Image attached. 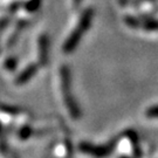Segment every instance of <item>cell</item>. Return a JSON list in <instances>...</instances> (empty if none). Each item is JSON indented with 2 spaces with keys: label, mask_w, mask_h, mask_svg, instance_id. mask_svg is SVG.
<instances>
[{
  "label": "cell",
  "mask_w": 158,
  "mask_h": 158,
  "mask_svg": "<svg viewBox=\"0 0 158 158\" xmlns=\"http://www.w3.org/2000/svg\"><path fill=\"white\" fill-rule=\"evenodd\" d=\"M90 20H91V11L89 10V11H85V14H82V17L80 19L76 28L74 29L73 32L70 33V35L68 36V39L64 41V44H63V51L72 52L73 49H75L76 45L79 44L81 35L85 33V31L88 29V27H89Z\"/></svg>",
  "instance_id": "1"
},
{
  "label": "cell",
  "mask_w": 158,
  "mask_h": 158,
  "mask_svg": "<svg viewBox=\"0 0 158 158\" xmlns=\"http://www.w3.org/2000/svg\"><path fill=\"white\" fill-rule=\"evenodd\" d=\"M17 64H18V60L15 59L14 56H7L2 61V63H1V67H2V69L5 70V72H13L15 68H17Z\"/></svg>",
  "instance_id": "5"
},
{
  "label": "cell",
  "mask_w": 158,
  "mask_h": 158,
  "mask_svg": "<svg viewBox=\"0 0 158 158\" xmlns=\"http://www.w3.org/2000/svg\"><path fill=\"white\" fill-rule=\"evenodd\" d=\"M38 63H29L28 66L21 69L14 77V85H23L26 82H28L29 80L34 76V74L38 70Z\"/></svg>",
  "instance_id": "3"
},
{
  "label": "cell",
  "mask_w": 158,
  "mask_h": 158,
  "mask_svg": "<svg viewBox=\"0 0 158 158\" xmlns=\"http://www.w3.org/2000/svg\"><path fill=\"white\" fill-rule=\"evenodd\" d=\"M48 55V38L46 34H39L35 41V56L36 63L39 66H44L47 61Z\"/></svg>",
  "instance_id": "2"
},
{
  "label": "cell",
  "mask_w": 158,
  "mask_h": 158,
  "mask_svg": "<svg viewBox=\"0 0 158 158\" xmlns=\"http://www.w3.org/2000/svg\"><path fill=\"white\" fill-rule=\"evenodd\" d=\"M73 1H74V4H75V5H79L80 0H73Z\"/></svg>",
  "instance_id": "6"
},
{
  "label": "cell",
  "mask_w": 158,
  "mask_h": 158,
  "mask_svg": "<svg viewBox=\"0 0 158 158\" xmlns=\"http://www.w3.org/2000/svg\"><path fill=\"white\" fill-rule=\"evenodd\" d=\"M23 23L21 21H18V23H14V26H12L11 28L7 31V33H6V38L4 40V44L6 45V47H8L10 45H12L15 39H17V36L19 35L20 33V31L23 29Z\"/></svg>",
  "instance_id": "4"
}]
</instances>
